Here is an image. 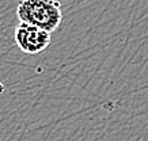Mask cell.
I'll return each mask as SVG.
<instances>
[{"label":"cell","instance_id":"6da1fadb","mask_svg":"<svg viewBox=\"0 0 148 141\" xmlns=\"http://www.w3.org/2000/svg\"><path fill=\"white\" fill-rule=\"evenodd\" d=\"M16 15L21 22L53 33L63 20L61 5L57 0H21L16 7Z\"/></svg>","mask_w":148,"mask_h":141},{"label":"cell","instance_id":"7a4b0ae2","mask_svg":"<svg viewBox=\"0 0 148 141\" xmlns=\"http://www.w3.org/2000/svg\"><path fill=\"white\" fill-rule=\"evenodd\" d=\"M50 38L52 33L26 22L19 23L14 34L16 46L26 54H38L44 52L49 46Z\"/></svg>","mask_w":148,"mask_h":141}]
</instances>
